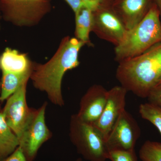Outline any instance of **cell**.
I'll use <instances>...</instances> for the list:
<instances>
[{
	"label": "cell",
	"mask_w": 161,
	"mask_h": 161,
	"mask_svg": "<svg viewBox=\"0 0 161 161\" xmlns=\"http://www.w3.org/2000/svg\"><path fill=\"white\" fill-rule=\"evenodd\" d=\"M69 137L78 153L90 161H106L109 151L106 139L92 124L80 119L77 114L70 120Z\"/></svg>",
	"instance_id": "cell-4"
},
{
	"label": "cell",
	"mask_w": 161,
	"mask_h": 161,
	"mask_svg": "<svg viewBox=\"0 0 161 161\" xmlns=\"http://www.w3.org/2000/svg\"><path fill=\"white\" fill-rule=\"evenodd\" d=\"M139 154L142 161H161V143L147 141L141 147Z\"/></svg>",
	"instance_id": "cell-18"
},
{
	"label": "cell",
	"mask_w": 161,
	"mask_h": 161,
	"mask_svg": "<svg viewBox=\"0 0 161 161\" xmlns=\"http://www.w3.org/2000/svg\"><path fill=\"white\" fill-rule=\"evenodd\" d=\"M116 77L128 92L147 98L161 80V42L138 56L119 63Z\"/></svg>",
	"instance_id": "cell-2"
},
{
	"label": "cell",
	"mask_w": 161,
	"mask_h": 161,
	"mask_svg": "<svg viewBox=\"0 0 161 161\" xmlns=\"http://www.w3.org/2000/svg\"><path fill=\"white\" fill-rule=\"evenodd\" d=\"M76 161H82V160L80 158H78Z\"/></svg>",
	"instance_id": "cell-26"
},
{
	"label": "cell",
	"mask_w": 161,
	"mask_h": 161,
	"mask_svg": "<svg viewBox=\"0 0 161 161\" xmlns=\"http://www.w3.org/2000/svg\"><path fill=\"white\" fill-rule=\"evenodd\" d=\"M2 161H27L23 151L18 147L14 152Z\"/></svg>",
	"instance_id": "cell-21"
},
{
	"label": "cell",
	"mask_w": 161,
	"mask_h": 161,
	"mask_svg": "<svg viewBox=\"0 0 161 161\" xmlns=\"http://www.w3.org/2000/svg\"><path fill=\"white\" fill-rule=\"evenodd\" d=\"M75 37L90 45V33L93 24V12L83 6L75 13Z\"/></svg>",
	"instance_id": "cell-14"
},
{
	"label": "cell",
	"mask_w": 161,
	"mask_h": 161,
	"mask_svg": "<svg viewBox=\"0 0 161 161\" xmlns=\"http://www.w3.org/2000/svg\"><path fill=\"white\" fill-rule=\"evenodd\" d=\"M49 9V0H0L4 19L19 27L38 25Z\"/></svg>",
	"instance_id": "cell-5"
},
{
	"label": "cell",
	"mask_w": 161,
	"mask_h": 161,
	"mask_svg": "<svg viewBox=\"0 0 161 161\" xmlns=\"http://www.w3.org/2000/svg\"><path fill=\"white\" fill-rule=\"evenodd\" d=\"M1 82L0 81V93H1Z\"/></svg>",
	"instance_id": "cell-29"
},
{
	"label": "cell",
	"mask_w": 161,
	"mask_h": 161,
	"mask_svg": "<svg viewBox=\"0 0 161 161\" xmlns=\"http://www.w3.org/2000/svg\"><path fill=\"white\" fill-rule=\"evenodd\" d=\"M102 5L93 12L92 31L101 39L117 46L123 40L128 30L115 12L103 8Z\"/></svg>",
	"instance_id": "cell-9"
},
{
	"label": "cell",
	"mask_w": 161,
	"mask_h": 161,
	"mask_svg": "<svg viewBox=\"0 0 161 161\" xmlns=\"http://www.w3.org/2000/svg\"><path fill=\"white\" fill-rule=\"evenodd\" d=\"M108 94V90L100 85L90 87L80 99L78 117L88 123L95 124L104 109Z\"/></svg>",
	"instance_id": "cell-11"
},
{
	"label": "cell",
	"mask_w": 161,
	"mask_h": 161,
	"mask_svg": "<svg viewBox=\"0 0 161 161\" xmlns=\"http://www.w3.org/2000/svg\"><path fill=\"white\" fill-rule=\"evenodd\" d=\"M1 18H2V15L0 14V20H1ZM0 29H1V24H0Z\"/></svg>",
	"instance_id": "cell-27"
},
{
	"label": "cell",
	"mask_w": 161,
	"mask_h": 161,
	"mask_svg": "<svg viewBox=\"0 0 161 161\" xmlns=\"http://www.w3.org/2000/svg\"><path fill=\"white\" fill-rule=\"evenodd\" d=\"M161 80L160 81V82H159V83L158 84V85L156 87H161Z\"/></svg>",
	"instance_id": "cell-25"
},
{
	"label": "cell",
	"mask_w": 161,
	"mask_h": 161,
	"mask_svg": "<svg viewBox=\"0 0 161 161\" xmlns=\"http://www.w3.org/2000/svg\"><path fill=\"white\" fill-rule=\"evenodd\" d=\"M33 62L26 53L6 47L0 55V70L2 72L23 74L31 71Z\"/></svg>",
	"instance_id": "cell-13"
},
{
	"label": "cell",
	"mask_w": 161,
	"mask_h": 161,
	"mask_svg": "<svg viewBox=\"0 0 161 161\" xmlns=\"http://www.w3.org/2000/svg\"><path fill=\"white\" fill-rule=\"evenodd\" d=\"M140 135V128L137 122L125 110L107 136V147L109 151L134 150Z\"/></svg>",
	"instance_id": "cell-7"
},
{
	"label": "cell",
	"mask_w": 161,
	"mask_h": 161,
	"mask_svg": "<svg viewBox=\"0 0 161 161\" xmlns=\"http://www.w3.org/2000/svg\"><path fill=\"white\" fill-rule=\"evenodd\" d=\"M104 0H82L83 6L94 12L103 3Z\"/></svg>",
	"instance_id": "cell-22"
},
{
	"label": "cell",
	"mask_w": 161,
	"mask_h": 161,
	"mask_svg": "<svg viewBox=\"0 0 161 161\" xmlns=\"http://www.w3.org/2000/svg\"><path fill=\"white\" fill-rule=\"evenodd\" d=\"M147 98L150 103L161 108V86L153 89L149 93Z\"/></svg>",
	"instance_id": "cell-20"
},
{
	"label": "cell",
	"mask_w": 161,
	"mask_h": 161,
	"mask_svg": "<svg viewBox=\"0 0 161 161\" xmlns=\"http://www.w3.org/2000/svg\"><path fill=\"white\" fill-rule=\"evenodd\" d=\"M31 72L23 74L2 72L0 102L7 100L23 84L28 82Z\"/></svg>",
	"instance_id": "cell-15"
},
{
	"label": "cell",
	"mask_w": 161,
	"mask_h": 161,
	"mask_svg": "<svg viewBox=\"0 0 161 161\" xmlns=\"http://www.w3.org/2000/svg\"><path fill=\"white\" fill-rule=\"evenodd\" d=\"M108 159L112 161H138L134 149L111 150L109 152Z\"/></svg>",
	"instance_id": "cell-19"
},
{
	"label": "cell",
	"mask_w": 161,
	"mask_h": 161,
	"mask_svg": "<svg viewBox=\"0 0 161 161\" xmlns=\"http://www.w3.org/2000/svg\"><path fill=\"white\" fill-rule=\"evenodd\" d=\"M2 108H1V104H0V112H2Z\"/></svg>",
	"instance_id": "cell-28"
},
{
	"label": "cell",
	"mask_w": 161,
	"mask_h": 161,
	"mask_svg": "<svg viewBox=\"0 0 161 161\" xmlns=\"http://www.w3.org/2000/svg\"><path fill=\"white\" fill-rule=\"evenodd\" d=\"M19 139L8 126L0 112V161L10 155L19 147Z\"/></svg>",
	"instance_id": "cell-16"
},
{
	"label": "cell",
	"mask_w": 161,
	"mask_h": 161,
	"mask_svg": "<svg viewBox=\"0 0 161 161\" xmlns=\"http://www.w3.org/2000/svg\"><path fill=\"white\" fill-rule=\"evenodd\" d=\"M47 106L45 102L39 108H32L28 122L19 137V147L27 161H34L41 146L52 137L45 122Z\"/></svg>",
	"instance_id": "cell-6"
},
{
	"label": "cell",
	"mask_w": 161,
	"mask_h": 161,
	"mask_svg": "<svg viewBox=\"0 0 161 161\" xmlns=\"http://www.w3.org/2000/svg\"><path fill=\"white\" fill-rule=\"evenodd\" d=\"M161 42V19L156 6H152L140 22L127 31L115 47V60L119 63L143 53Z\"/></svg>",
	"instance_id": "cell-3"
},
{
	"label": "cell",
	"mask_w": 161,
	"mask_h": 161,
	"mask_svg": "<svg viewBox=\"0 0 161 161\" xmlns=\"http://www.w3.org/2000/svg\"><path fill=\"white\" fill-rule=\"evenodd\" d=\"M85 44L76 37L67 36L61 40L57 51L46 63L33 62L30 79L36 89L46 93L54 104L64 105L62 79L66 72L79 66V52Z\"/></svg>",
	"instance_id": "cell-1"
},
{
	"label": "cell",
	"mask_w": 161,
	"mask_h": 161,
	"mask_svg": "<svg viewBox=\"0 0 161 161\" xmlns=\"http://www.w3.org/2000/svg\"><path fill=\"white\" fill-rule=\"evenodd\" d=\"M149 0H119L114 11L127 30L132 29L143 19L148 12Z\"/></svg>",
	"instance_id": "cell-12"
},
{
	"label": "cell",
	"mask_w": 161,
	"mask_h": 161,
	"mask_svg": "<svg viewBox=\"0 0 161 161\" xmlns=\"http://www.w3.org/2000/svg\"><path fill=\"white\" fill-rule=\"evenodd\" d=\"M154 1H155L156 4V6L158 9L160 16L161 18V0H154Z\"/></svg>",
	"instance_id": "cell-24"
},
{
	"label": "cell",
	"mask_w": 161,
	"mask_h": 161,
	"mask_svg": "<svg viewBox=\"0 0 161 161\" xmlns=\"http://www.w3.org/2000/svg\"><path fill=\"white\" fill-rule=\"evenodd\" d=\"M70 6L75 13L82 6V0H64Z\"/></svg>",
	"instance_id": "cell-23"
},
{
	"label": "cell",
	"mask_w": 161,
	"mask_h": 161,
	"mask_svg": "<svg viewBox=\"0 0 161 161\" xmlns=\"http://www.w3.org/2000/svg\"><path fill=\"white\" fill-rule=\"evenodd\" d=\"M128 91L121 86L108 90L107 103L102 114L94 124L106 139L119 116L125 110L126 96Z\"/></svg>",
	"instance_id": "cell-10"
},
{
	"label": "cell",
	"mask_w": 161,
	"mask_h": 161,
	"mask_svg": "<svg viewBox=\"0 0 161 161\" xmlns=\"http://www.w3.org/2000/svg\"><path fill=\"white\" fill-rule=\"evenodd\" d=\"M27 83L23 84L7 99L2 111L6 124L18 138L22 134L31 114L32 108L28 107L26 102Z\"/></svg>",
	"instance_id": "cell-8"
},
{
	"label": "cell",
	"mask_w": 161,
	"mask_h": 161,
	"mask_svg": "<svg viewBox=\"0 0 161 161\" xmlns=\"http://www.w3.org/2000/svg\"><path fill=\"white\" fill-rule=\"evenodd\" d=\"M139 112L142 118L158 129L161 135V108L151 103H142L139 106Z\"/></svg>",
	"instance_id": "cell-17"
}]
</instances>
